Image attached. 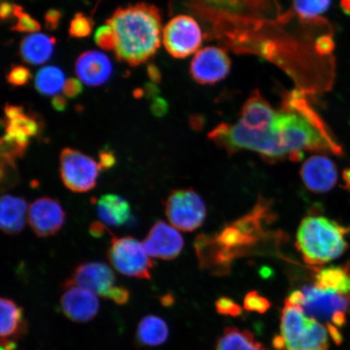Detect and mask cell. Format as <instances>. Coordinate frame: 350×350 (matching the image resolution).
Masks as SVG:
<instances>
[{
    "label": "cell",
    "mask_w": 350,
    "mask_h": 350,
    "mask_svg": "<svg viewBox=\"0 0 350 350\" xmlns=\"http://www.w3.org/2000/svg\"><path fill=\"white\" fill-rule=\"evenodd\" d=\"M269 201L260 197L250 213L213 236L200 235L195 247L200 265L214 273H226L234 260L243 256L266 234L273 221Z\"/></svg>",
    "instance_id": "obj_1"
},
{
    "label": "cell",
    "mask_w": 350,
    "mask_h": 350,
    "mask_svg": "<svg viewBox=\"0 0 350 350\" xmlns=\"http://www.w3.org/2000/svg\"><path fill=\"white\" fill-rule=\"evenodd\" d=\"M161 21L160 10L152 4L118 8L107 21L116 34L117 59L131 67L146 63L161 46Z\"/></svg>",
    "instance_id": "obj_2"
},
{
    "label": "cell",
    "mask_w": 350,
    "mask_h": 350,
    "mask_svg": "<svg viewBox=\"0 0 350 350\" xmlns=\"http://www.w3.org/2000/svg\"><path fill=\"white\" fill-rule=\"evenodd\" d=\"M349 232V226L326 217L308 216L299 227L296 246L306 264L323 265L338 259L347 250Z\"/></svg>",
    "instance_id": "obj_3"
},
{
    "label": "cell",
    "mask_w": 350,
    "mask_h": 350,
    "mask_svg": "<svg viewBox=\"0 0 350 350\" xmlns=\"http://www.w3.org/2000/svg\"><path fill=\"white\" fill-rule=\"evenodd\" d=\"M281 335L287 350H327V329L310 318L300 306L284 304L281 318Z\"/></svg>",
    "instance_id": "obj_4"
},
{
    "label": "cell",
    "mask_w": 350,
    "mask_h": 350,
    "mask_svg": "<svg viewBox=\"0 0 350 350\" xmlns=\"http://www.w3.org/2000/svg\"><path fill=\"white\" fill-rule=\"evenodd\" d=\"M109 262L118 272L126 277L150 279L154 262L137 239L126 237L111 239L107 252Z\"/></svg>",
    "instance_id": "obj_5"
},
{
    "label": "cell",
    "mask_w": 350,
    "mask_h": 350,
    "mask_svg": "<svg viewBox=\"0 0 350 350\" xmlns=\"http://www.w3.org/2000/svg\"><path fill=\"white\" fill-rule=\"evenodd\" d=\"M100 172L98 163L81 151L66 148L60 153V177L70 191L83 193L94 189Z\"/></svg>",
    "instance_id": "obj_6"
},
{
    "label": "cell",
    "mask_w": 350,
    "mask_h": 350,
    "mask_svg": "<svg viewBox=\"0 0 350 350\" xmlns=\"http://www.w3.org/2000/svg\"><path fill=\"white\" fill-rule=\"evenodd\" d=\"M165 208L170 224L179 230L194 231L206 217L203 200L191 188L173 191L165 200Z\"/></svg>",
    "instance_id": "obj_7"
},
{
    "label": "cell",
    "mask_w": 350,
    "mask_h": 350,
    "mask_svg": "<svg viewBox=\"0 0 350 350\" xmlns=\"http://www.w3.org/2000/svg\"><path fill=\"white\" fill-rule=\"evenodd\" d=\"M163 39L170 55L176 59H185L200 51L203 42L202 30L193 17L180 14L166 24Z\"/></svg>",
    "instance_id": "obj_8"
},
{
    "label": "cell",
    "mask_w": 350,
    "mask_h": 350,
    "mask_svg": "<svg viewBox=\"0 0 350 350\" xmlns=\"http://www.w3.org/2000/svg\"><path fill=\"white\" fill-rule=\"evenodd\" d=\"M305 300L301 308L306 316L322 321H329L338 314L350 312V297L317 286L303 288Z\"/></svg>",
    "instance_id": "obj_9"
},
{
    "label": "cell",
    "mask_w": 350,
    "mask_h": 350,
    "mask_svg": "<svg viewBox=\"0 0 350 350\" xmlns=\"http://www.w3.org/2000/svg\"><path fill=\"white\" fill-rule=\"evenodd\" d=\"M231 60L225 49L210 46L196 52L190 65V74L197 84L214 85L228 76Z\"/></svg>",
    "instance_id": "obj_10"
},
{
    "label": "cell",
    "mask_w": 350,
    "mask_h": 350,
    "mask_svg": "<svg viewBox=\"0 0 350 350\" xmlns=\"http://www.w3.org/2000/svg\"><path fill=\"white\" fill-rule=\"evenodd\" d=\"M115 273L103 262H84L79 265L64 288L77 286L107 299L109 293L116 286Z\"/></svg>",
    "instance_id": "obj_11"
},
{
    "label": "cell",
    "mask_w": 350,
    "mask_h": 350,
    "mask_svg": "<svg viewBox=\"0 0 350 350\" xmlns=\"http://www.w3.org/2000/svg\"><path fill=\"white\" fill-rule=\"evenodd\" d=\"M66 213L62 205L51 197H42L30 204L28 221L38 237H51L63 228Z\"/></svg>",
    "instance_id": "obj_12"
},
{
    "label": "cell",
    "mask_w": 350,
    "mask_h": 350,
    "mask_svg": "<svg viewBox=\"0 0 350 350\" xmlns=\"http://www.w3.org/2000/svg\"><path fill=\"white\" fill-rule=\"evenodd\" d=\"M143 245L150 257L172 260L180 255L185 242L176 229L159 221L148 232Z\"/></svg>",
    "instance_id": "obj_13"
},
{
    "label": "cell",
    "mask_w": 350,
    "mask_h": 350,
    "mask_svg": "<svg viewBox=\"0 0 350 350\" xmlns=\"http://www.w3.org/2000/svg\"><path fill=\"white\" fill-rule=\"evenodd\" d=\"M300 175L305 187L318 194L331 191L338 179V168L334 161L321 155L309 157L301 166Z\"/></svg>",
    "instance_id": "obj_14"
},
{
    "label": "cell",
    "mask_w": 350,
    "mask_h": 350,
    "mask_svg": "<svg viewBox=\"0 0 350 350\" xmlns=\"http://www.w3.org/2000/svg\"><path fill=\"white\" fill-rule=\"evenodd\" d=\"M60 306L64 316L76 323H86L97 316L100 303L97 295L84 288L71 286L61 297Z\"/></svg>",
    "instance_id": "obj_15"
},
{
    "label": "cell",
    "mask_w": 350,
    "mask_h": 350,
    "mask_svg": "<svg viewBox=\"0 0 350 350\" xmlns=\"http://www.w3.org/2000/svg\"><path fill=\"white\" fill-rule=\"evenodd\" d=\"M278 111L259 91H253L240 112L238 124L252 131H266L274 124Z\"/></svg>",
    "instance_id": "obj_16"
},
{
    "label": "cell",
    "mask_w": 350,
    "mask_h": 350,
    "mask_svg": "<svg viewBox=\"0 0 350 350\" xmlns=\"http://www.w3.org/2000/svg\"><path fill=\"white\" fill-rule=\"evenodd\" d=\"M76 73L80 81L89 86H99L111 77L113 67L108 57L97 51L83 53L77 60Z\"/></svg>",
    "instance_id": "obj_17"
},
{
    "label": "cell",
    "mask_w": 350,
    "mask_h": 350,
    "mask_svg": "<svg viewBox=\"0 0 350 350\" xmlns=\"http://www.w3.org/2000/svg\"><path fill=\"white\" fill-rule=\"evenodd\" d=\"M1 308V345L16 343L26 334L28 330L27 322L23 308L14 301L2 297L0 303Z\"/></svg>",
    "instance_id": "obj_18"
},
{
    "label": "cell",
    "mask_w": 350,
    "mask_h": 350,
    "mask_svg": "<svg viewBox=\"0 0 350 350\" xmlns=\"http://www.w3.org/2000/svg\"><path fill=\"white\" fill-rule=\"evenodd\" d=\"M6 135L17 141L29 144V139L40 133V124L33 116L27 115L22 107L8 104L4 108Z\"/></svg>",
    "instance_id": "obj_19"
},
{
    "label": "cell",
    "mask_w": 350,
    "mask_h": 350,
    "mask_svg": "<svg viewBox=\"0 0 350 350\" xmlns=\"http://www.w3.org/2000/svg\"><path fill=\"white\" fill-rule=\"evenodd\" d=\"M29 212L26 200L21 197L4 195L0 204V227L4 234L17 235L24 230Z\"/></svg>",
    "instance_id": "obj_20"
},
{
    "label": "cell",
    "mask_w": 350,
    "mask_h": 350,
    "mask_svg": "<svg viewBox=\"0 0 350 350\" xmlns=\"http://www.w3.org/2000/svg\"><path fill=\"white\" fill-rule=\"evenodd\" d=\"M56 40L44 33H33L21 42L20 52L25 63L33 65L45 64L54 53Z\"/></svg>",
    "instance_id": "obj_21"
},
{
    "label": "cell",
    "mask_w": 350,
    "mask_h": 350,
    "mask_svg": "<svg viewBox=\"0 0 350 350\" xmlns=\"http://www.w3.org/2000/svg\"><path fill=\"white\" fill-rule=\"evenodd\" d=\"M97 213L104 224L120 227L129 221L131 207L128 201L122 196L107 194L97 200Z\"/></svg>",
    "instance_id": "obj_22"
},
{
    "label": "cell",
    "mask_w": 350,
    "mask_h": 350,
    "mask_svg": "<svg viewBox=\"0 0 350 350\" xmlns=\"http://www.w3.org/2000/svg\"><path fill=\"white\" fill-rule=\"evenodd\" d=\"M314 286L350 297V265L316 269Z\"/></svg>",
    "instance_id": "obj_23"
},
{
    "label": "cell",
    "mask_w": 350,
    "mask_h": 350,
    "mask_svg": "<svg viewBox=\"0 0 350 350\" xmlns=\"http://www.w3.org/2000/svg\"><path fill=\"white\" fill-rule=\"evenodd\" d=\"M168 336L167 323L159 317L148 314L139 323L137 340V343L143 347H159L167 340Z\"/></svg>",
    "instance_id": "obj_24"
},
{
    "label": "cell",
    "mask_w": 350,
    "mask_h": 350,
    "mask_svg": "<svg viewBox=\"0 0 350 350\" xmlns=\"http://www.w3.org/2000/svg\"><path fill=\"white\" fill-rule=\"evenodd\" d=\"M216 350H265L251 332L237 327H226L218 339Z\"/></svg>",
    "instance_id": "obj_25"
},
{
    "label": "cell",
    "mask_w": 350,
    "mask_h": 350,
    "mask_svg": "<svg viewBox=\"0 0 350 350\" xmlns=\"http://www.w3.org/2000/svg\"><path fill=\"white\" fill-rule=\"evenodd\" d=\"M65 82L62 70L55 66H46L36 74L34 85L39 94L51 96L64 89Z\"/></svg>",
    "instance_id": "obj_26"
},
{
    "label": "cell",
    "mask_w": 350,
    "mask_h": 350,
    "mask_svg": "<svg viewBox=\"0 0 350 350\" xmlns=\"http://www.w3.org/2000/svg\"><path fill=\"white\" fill-rule=\"evenodd\" d=\"M332 0H292L293 10L299 18L312 22L321 18L330 8Z\"/></svg>",
    "instance_id": "obj_27"
},
{
    "label": "cell",
    "mask_w": 350,
    "mask_h": 350,
    "mask_svg": "<svg viewBox=\"0 0 350 350\" xmlns=\"http://www.w3.org/2000/svg\"><path fill=\"white\" fill-rule=\"evenodd\" d=\"M16 17V23L12 25V30L20 33H36L41 29L40 24L33 19V17L25 13L19 5L14 8V14Z\"/></svg>",
    "instance_id": "obj_28"
},
{
    "label": "cell",
    "mask_w": 350,
    "mask_h": 350,
    "mask_svg": "<svg viewBox=\"0 0 350 350\" xmlns=\"http://www.w3.org/2000/svg\"><path fill=\"white\" fill-rule=\"evenodd\" d=\"M29 144L17 141L16 139L5 135L1 139V157L15 161L25 155Z\"/></svg>",
    "instance_id": "obj_29"
},
{
    "label": "cell",
    "mask_w": 350,
    "mask_h": 350,
    "mask_svg": "<svg viewBox=\"0 0 350 350\" xmlns=\"http://www.w3.org/2000/svg\"><path fill=\"white\" fill-rule=\"evenodd\" d=\"M93 21L83 13H77L70 23L69 35L74 38H83L89 36L93 29Z\"/></svg>",
    "instance_id": "obj_30"
},
{
    "label": "cell",
    "mask_w": 350,
    "mask_h": 350,
    "mask_svg": "<svg viewBox=\"0 0 350 350\" xmlns=\"http://www.w3.org/2000/svg\"><path fill=\"white\" fill-rule=\"evenodd\" d=\"M243 306L247 312L264 314L268 312L271 308V303L265 297L260 295L257 291H253L245 296Z\"/></svg>",
    "instance_id": "obj_31"
},
{
    "label": "cell",
    "mask_w": 350,
    "mask_h": 350,
    "mask_svg": "<svg viewBox=\"0 0 350 350\" xmlns=\"http://www.w3.org/2000/svg\"><path fill=\"white\" fill-rule=\"evenodd\" d=\"M96 44L103 50L115 51L116 47V38L115 32L111 25L100 26L94 35Z\"/></svg>",
    "instance_id": "obj_32"
},
{
    "label": "cell",
    "mask_w": 350,
    "mask_h": 350,
    "mask_svg": "<svg viewBox=\"0 0 350 350\" xmlns=\"http://www.w3.org/2000/svg\"><path fill=\"white\" fill-rule=\"evenodd\" d=\"M18 173L15 161L1 157V185L3 189L15 186L18 183Z\"/></svg>",
    "instance_id": "obj_33"
},
{
    "label": "cell",
    "mask_w": 350,
    "mask_h": 350,
    "mask_svg": "<svg viewBox=\"0 0 350 350\" xmlns=\"http://www.w3.org/2000/svg\"><path fill=\"white\" fill-rule=\"evenodd\" d=\"M32 74L24 66H13L7 76L8 82L13 86H22L31 80Z\"/></svg>",
    "instance_id": "obj_34"
},
{
    "label": "cell",
    "mask_w": 350,
    "mask_h": 350,
    "mask_svg": "<svg viewBox=\"0 0 350 350\" xmlns=\"http://www.w3.org/2000/svg\"><path fill=\"white\" fill-rule=\"evenodd\" d=\"M216 310L222 316L239 317L242 314L243 310L240 305L236 304L233 299L229 297H220L216 301Z\"/></svg>",
    "instance_id": "obj_35"
},
{
    "label": "cell",
    "mask_w": 350,
    "mask_h": 350,
    "mask_svg": "<svg viewBox=\"0 0 350 350\" xmlns=\"http://www.w3.org/2000/svg\"><path fill=\"white\" fill-rule=\"evenodd\" d=\"M335 48V42L329 34H323L314 41V49L321 56L331 55Z\"/></svg>",
    "instance_id": "obj_36"
},
{
    "label": "cell",
    "mask_w": 350,
    "mask_h": 350,
    "mask_svg": "<svg viewBox=\"0 0 350 350\" xmlns=\"http://www.w3.org/2000/svg\"><path fill=\"white\" fill-rule=\"evenodd\" d=\"M63 91L66 98H76L82 93L83 85L78 79L70 78L66 81Z\"/></svg>",
    "instance_id": "obj_37"
},
{
    "label": "cell",
    "mask_w": 350,
    "mask_h": 350,
    "mask_svg": "<svg viewBox=\"0 0 350 350\" xmlns=\"http://www.w3.org/2000/svg\"><path fill=\"white\" fill-rule=\"evenodd\" d=\"M107 299L118 305H125L129 303L130 299V292L124 286H116L109 293Z\"/></svg>",
    "instance_id": "obj_38"
},
{
    "label": "cell",
    "mask_w": 350,
    "mask_h": 350,
    "mask_svg": "<svg viewBox=\"0 0 350 350\" xmlns=\"http://www.w3.org/2000/svg\"><path fill=\"white\" fill-rule=\"evenodd\" d=\"M116 163V157L113 152L108 148H105L99 152V165L100 170H107Z\"/></svg>",
    "instance_id": "obj_39"
},
{
    "label": "cell",
    "mask_w": 350,
    "mask_h": 350,
    "mask_svg": "<svg viewBox=\"0 0 350 350\" xmlns=\"http://www.w3.org/2000/svg\"><path fill=\"white\" fill-rule=\"evenodd\" d=\"M150 109L153 116L163 117L169 111V104L164 98L157 97L152 99Z\"/></svg>",
    "instance_id": "obj_40"
},
{
    "label": "cell",
    "mask_w": 350,
    "mask_h": 350,
    "mask_svg": "<svg viewBox=\"0 0 350 350\" xmlns=\"http://www.w3.org/2000/svg\"><path fill=\"white\" fill-rule=\"evenodd\" d=\"M62 18V12L57 10H51L46 13L45 24L48 30H55L58 27Z\"/></svg>",
    "instance_id": "obj_41"
},
{
    "label": "cell",
    "mask_w": 350,
    "mask_h": 350,
    "mask_svg": "<svg viewBox=\"0 0 350 350\" xmlns=\"http://www.w3.org/2000/svg\"><path fill=\"white\" fill-rule=\"evenodd\" d=\"M305 300V296L301 291H295L291 293V295L288 296L284 304L300 306H303Z\"/></svg>",
    "instance_id": "obj_42"
},
{
    "label": "cell",
    "mask_w": 350,
    "mask_h": 350,
    "mask_svg": "<svg viewBox=\"0 0 350 350\" xmlns=\"http://www.w3.org/2000/svg\"><path fill=\"white\" fill-rule=\"evenodd\" d=\"M109 233V230L104 226V223L96 221L92 223L90 226V234L93 235L95 238H100L105 234Z\"/></svg>",
    "instance_id": "obj_43"
},
{
    "label": "cell",
    "mask_w": 350,
    "mask_h": 350,
    "mask_svg": "<svg viewBox=\"0 0 350 350\" xmlns=\"http://www.w3.org/2000/svg\"><path fill=\"white\" fill-rule=\"evenodd\" d=\"M147 73L150 81L154 84H159L161 81V73L156 65L150 64L148 65Z\"/></svg>",
    "instance_id": "obj_44"
},
{
    "label": "cell",
    "mask_w": 350,
    "mask_h": 350,
    "mask_svg": "<svg viewBox=\"0 0 350 350\" xmlns=\"http://www.w3.org/2000/svg\"><path fill=\"white\" fill-rule=\"evenodd\" d=\"M15 4L3 1L0 7V16L3 21L8 20L14 14Z\"/></svg>",
    "instance_id": "obj_45"
},
{
    "label": "cell",
    "mask_w": 350,
    "mask_h": 350,
    "mask_svg": "<svg viewBox=\"0 0 350 350\" xmlns=\"http://www.w3.org/2000/svg\"><path fill=\"white\" fill-rule=\"evenodd\" d=\"M67 98L65 96L62 95H56L52 99L51 103L52 107L55 109V111L59 112H63L65 111L66 108H67Z\"/></svg>",
    "instance_id": "obj_46"
},
{
    "label": "cell",
    "mask_w": 350,
    "mask_h": 350,
    "mask_svg": "<svg viewBox=\"0 0 350 350\" xmlns=\"http://www.w3.org/2000/svg\"><path fill=\"white\" fill-rule=\"evenodd\" d=\"M144 93L146 94L148 98L152 100L159 97L160 90L154 83H146V85H144Z\"/></svg>",
    "instance_id": "obj_47"
},
{
    "label": "cell",
    "mask_w": 350,
    "mask_h": 350,
    "mask_svg": "<svg viewBox=\"0 0 350 350\" xmlns=\"http://www.w3.org/2000/svg\"><path fill=\"white\" fill-rule=\"evenodd\" d=\"M327 329L331 336L332 340H334L336 344H340L342 342V336L338 329V327L332 325V323H327Z\"/></svg>",
    "instance_id": "obj_48"
},
{
    "label": "cell",
    "mask_w": 350,
    "mask_h": 350,
    "mask_svg": "<svg viewBox=\"0 0 350 350\" xmlns=\"http://www.w3.org/2000/svg\"><path fill=\"white\" fill-rule=\"evenodd\" d=\"M273 345L275 349L283 350L286 349V343L282 335L275 336L273 340Z\"/></svg>",
    "instance_id": "obj_49"
},
{
    "label": "cell",
    "mask_w": 350,
    "mask_h": 350,
    "mask_svg": "<svg viewBox=\"0 0 350 350\" xmlns=\"http://www.w3.org/2000/svg\"><path fill=\"white\" fill-rule=\"evenodd\" d=\"M342 179L345 189L350 191V168L343 170Z\"/></svg>",
    "instance_id": "obj_50"
},
{
    "label": "cell",
    "mask_w": 350,
    "mask_h": 350,
    "mask_svg": "<svg viewBox=\"0 0 350 350\" xmlns=\"http://www.w3.org/2000/svg\"><path fill=\"white\" fill-rule=\"evenodd\" d=\"M340 5L345 14L350 16V0H340Z\"/></svg>",
    "instance_id": "obj_51"
},
{
    "label": "cell",
    "mask_w": 350,
    "mask_h": 350,
    "mask_svg": "<svg viewBox=\"0 0 350 350\" xmlns=\"http://www.w3.org/2000/svg\"><path fill=\"white\" fill-rule=\"evenodd\" d=\"M161 303L164 306H172L174 303V297L172 295H166L161 297Z\"/></svg>",
    "instance_id": "obj_52"
},
{
    "label": "cell",
    "mask_w": 350,
    "mask_h": 350,
    "mask_svg": "<svg viewBox=\"0 0 350 350\" xmlns=\"http://www.w3.org/2000/svg\"><path fill=\"white\" fill-rule=\"evenodd\" d=\"M144 90H135V97H137V98H141L142 97L143 94H144Z\"/></svg>",
    "instance_id": "obj_53"
},
{
    "label": "cell",
    "mask_w": 350,
    "mask_h": 350,
    "mask_svg": "<svg viewBox=\"0 0 350 350\" xmlns=\"http://www.w3.org/2000/svg\"><path fill=\"white\" fill-rule=\"evenodd\" d=\"M1 350H7V349H3V348H1Z\"/></svg>",
    "instance_id": "obj_54"
}]
</instances>
